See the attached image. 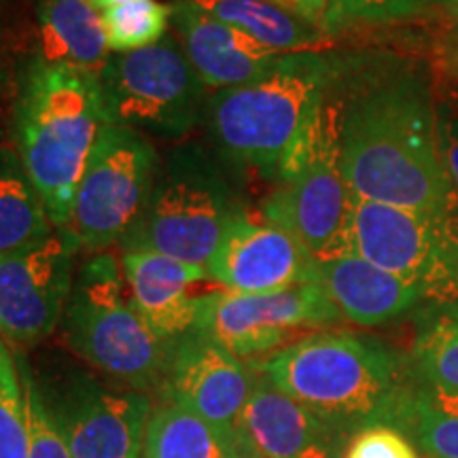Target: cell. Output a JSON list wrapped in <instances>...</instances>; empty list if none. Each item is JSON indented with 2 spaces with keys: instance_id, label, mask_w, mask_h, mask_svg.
Returning <instances> with one entry per match:
<instances>
[{
  "instance_id": "cell-30",
  "label": "cell",
  "mask_w": 458,
  "mask_h": 458,
  "mask_svg": "<svg viewBox=\"0 0 458 458\" xmlns=\"http://www.w3.org/2000/svg\"><path fill=\"white\" fill-rule=\"evenodd\" d=\"M344 458H416V452L394 428L374 427L354 435Z\"/></svg>"
},
{
  "instance_id": "cell-18",
  "label": "cell",
  "mask_w": 458,
  "mask_h": 458,
  "mask_svg": "<svg viewBox=\"0 0 458 458\" xmlns=\"http://www.w3.org/2000/svg\"><path fill=\"white\" fill-rule=\"evenodd\" d=\"M122 272L130 300L159 340L176 342L196 327L202 295L193 293L204 267L159 253H123Z\"/></svg>"
},
{
  "instance_id": "cell-32",
  "label": "cell",
  "mask_w": 458,
  "mask_h": 458,
  "mask_svg": "<svg viewBox=\"0 0 458 458\" xmlns=\"http://www.w3.org/2000/svg\"><path fill=\"white\" fill-rule=\"evenodd\" d=\"M267 3L276 4L278 9L295 15L297 20L306 21V24H310L312 28L323 32L329 0H267Z\"/></svg>"
},
{
  "instance_id": "cell-14",
  "label": "cell",
  "mask_w": 458,
  "mask_h": 458,
  "mask_svg": "<svg viewBox=\"0 0 458 458\" xmlns=\"http://www.w3.org/2000/svg\"><path fill=\"white\" fill-rule=\"evenodd\" d=\"M314 263L317 259L293 233L263 215L255 219L244 206L227 225L206 272L225 291L261 295L312 283Z\"/></svg>"
},
{
  "instance_id": "cell-12",
  "label": "cell",
  "mask_w": 458,
  "mask_h": 458,
  "mask_svg": "<svg viewBox=\"0 0 458 458\" xmlns=\"http://www.w3.org/2000/svg\"><path fill=\"white\" fill-rule=\"evenodd\" d=\"M340 318L327 293L306 283L261 295L210 291L202 295L193 329L240 359L276 351L300 331L327 327Z\"/></svg>"
},
{
  "instance_id": "cell-39",
  "label": "cell",
  "mask_w": 458,
  "mask_h": 458,
  "mask_svg": "<svg viewBox=\"0 0 458 458\" xmlns=\"http://www.w3.org/2000/svg\"><path fill=\"white\" fill-rule=\"evenodd\" d=\"M4 3V0H0V4H3Z\"/></svg>"
},
{
  "instance_id": "cell-28",
  "label": "cell",
  "mask_w": 458,
  "mask_h": 458,
  "mask_svg": "<svg viewBox=\"0 0 458 458\" xmlns=\"http://www.w3.org/2000/svg\"><path fill=\"white\" fill-rule=\"evenodd\" d=\"M427 0H329L323 34H334L354 26H382L418 17Z\"/></svg>"
},
{
  "instance_id": "cell-1",
  "label": "cell",
  "mask_w": 458,
  "mask_h": 458,
  "mask_svg": "<svg viewBox=\"0 0 458 458\" xmlns=\"http://www.w3.org/2000/svg\"><path fill=\"white\" fill-rule=\"evenodd\" d=\"M340 170L357 198L397 208L458 202L437 140V114L411 77L374 85L342 108Z\"/></svg>"
},
{
  "instance_id": "cell-25",
  "label": "cell",
  "mask_w": 458,
  "mask_h": 458,
  "mask_svg": "<svg viewBox=\"0 0 458 458\" xmlns=\"http://www.w3.org/2000/svg\"><path fill=\"white\" fill-rule=\"evenodd\" d=\"M170 21L172 4L157 0H136L102 13L108 49L114 54H130L164 41Z\"/></svg>"
},
{
  "instance_id": "cell-5",
  "label": "cell",
  "mask_w": 458,
  "mask_h": 458,
  "mask_svg": "<svg viewBox=\"0 0 458 458\" xmlns=\"http://www.w3.org/2000/svg\"><path fill=\"white\" fill-rule=\"evenodd\" d=\"M242 208L236 187L213 153L185 145L159 165L145 208L122 246L125 253H159L206 270Z\"/></svg>"
},
{
  "instance_id": "cell-26",
  "label": "cell",
  "mask_w": 458,
  "mask_h": 458,
  "mask_svg": "<svg viewBox=\"0 0 458 458\" xmlns=\"http://www.w3.org/2000/svg\"><path fill=\"white\" fill-rule=\"evenodd\" d=\"M399 433L427 458H458V416L431 408L418 391Z\"/></svg>"
},
{
  "instance_id": "cell-23",
  "label": "cell",
  "mask_w": 458,
  "mask_h": 458,
  "mask_svg": "<svg viewBox=\"0 0 458 458\" xmlns=\"http://www.w3.org/2000/svg\"><path fill=\"white\" fill-rule=\"evenodd\" d=\"M206 15L278 54L318 51L325 34L267 0H189Z\"/></svg>"
},
{
  "instance_id": "cell-38",
  "label": "cell",
  "mask_w": 458,
  "mask_h": 458,
  "mask_svg": "<svg viewBox=\"0 0 458 458\" xmlns=\"http://www.w3.org/2000/svg\"><path fill=\"white\" fill-rule=\"evenodd\" d=\"M0 346H3V340H0Z\"/></svg>"
},
{
  "instance_id": "cell-19",
  "label": "cell",
  "mask_w": 458,
  "mask_h": 458,
  "mask_svg": "<svg viewBox=\"0 0 458 458\" xmlns=\"http://www.w3.org/2000/svg\"><path fill=\"white\" fill-rule=\"evenodd\" d=\"M342 318L360 327H377L403 317L425 297L414 284L357 255L317 259L314 278Z\"/></svg>"
},
{
  "instance_id": "cell-4",
  "label": "cell",
  "mask_w": 458,
  "mask_h": 458,
  "mask_svg": "<svg viewBox=\"0 0 458 458\" xmlns=\"http://www.w3.org/2000/svg\"><path fill=\"white\" fill-rule=\"evenodd\" d=\"M335 68L318 51L286 54L272 72L206 102L204 123L216 153L229 164L278 176L327 102Z\"/></svg>"
},
{
  "instance_id": "cell-11",
  "label": "cell",
  "mask_w": 458,
  "mask_h": 458,
  "mask_svg": "<svg viewBox=\"0 0 458 458\" xmlns=\"http://www.w3.org/2000/svg\"><path fill=\"white\" fill-rule=\"evenodd\" d=\"M38 382V380H37ZM45 408L72 458H140L153 403L142 391H111L81 369L41 385Z\"/></svg>"
},
{
  "instance_id": "cell-21",
  "label": "cell",
  "mask_w": 458,
  "mask_h": 458,
  "mask_svg": "<svg viewBox=\"0 0 458 458\" xmlns=\"http://www.w3.org/2000/svg\"><path fill=\"white\" fill-rule=\"evenodd\" d=\"M410 365L418 394L431 408L458 416V301L425 310Z\"/></svg>"
},
{
  "instance_id": "cell-2",
  "label": "cell",
  "mask_w": 458,
  "mask_h": 458,
  "mask_svg": "<svg viewBox=\"0 0 458 458\" xmlns=\"http://www.w3.org/2000/svg\"><path fill=\"white\" fill-rule=\"evenodd\" d=\"M257 368L278 391L351 439L374 427L399 431L416 394L410 357L369 335H308Z\"/></svg>"
},
{
  "instance_id": "cell-27",
  "label": "cell",
  "mask_w": 458,
  "mask_h": 458,
  "mask_svg": "<svg viewBox=\"0 0 458 458\" xmlns=\"http://www.w3.org/2000/svg\"><path fill=\"white\" fill-rule=\"evenodd\" d=\"M0 458H28V428L20 371L0 346Z\"/></svg>"
},
{
  "instance_id": "cell-13",
  "label": "cell",
  "mask_w": 458,
  "mask_h": 458,
  "mask_svg": "<svg viewBox=\"0 0 458 458\" xmlns=\"http://www.w3.org/2000/svg\"><path fill=\"white\" fill-rule=\"evenodd\" d=\"M77 246L62 232L30 249L0 255V335L32 346L64 317Z\"/></svg>"
},
{
  "instance_id": "cell-15",
  "label": "cell",
  "mask_w": 458,
  "mask_h": 458,
  "mask_svg": "<svg viewBox=\"0 0 458 458\" xmlns=\"http://www.w3.org/2000/svg\"><path fill=\"white\" fill-rule=\"evenodd\" d=\"M257 380L259 377L236 354L202 331L191 329L172 342L159 391L170 403H179L216 427L236 431Z\"/></svg>"
},
{
  "instance_id": "cell-20",
  "label": "cell",
  "mask_w": 458,
  "mask_h": 458,
  "mask_svg": "<svg viewBox=\"0 0 458 458\" xmlns=\"http://www.w3.org/2000/svg\"><path fill=\"white\" fill-rule=\"evenodd\" d=\"M37 54L45 64L98 72L108 60L102 17L89 0H37Z\"/></svg>"
},
{
  "instance_id": "cell-9",
  "label": "cell",
  "mask_w": 458,
  "mask_h": 458,
  "mask_svg": "<svg viewBox=\"0 0 458 458\" xmlns=\"http://www.w3.org/2000/svg\"><path fill=\"white\" fill-rule=\"evenodd\" d=\"M106 123L182 139L206 113V85L174 37L108 57L98 71Z\"/></svg>"
},
{
  "instance_id": "cell-10",
  "label": "cell",
  "mask_w": 458,
  "mask_h": 458,
  "mask_svg": "<svg viewBox=\"0 0 458 458\" xmlns=\"http://www.w3.org/2000/svg\"><path fill=\"white\" fill-rule=\"evenodd\" d=\"M159 165L145 134L105 123L74 193L71 221L57 232L94 255L122 242L145 208Z\"/></svg>"
},
{
  "instance_id": "cell-37",
  "label": "cell",
  "mask_w": 458,
  "mask_h": 458,
  "mask_svg": "<svg viewBox=\"0 0 458 458\" xmlns=\"http://www.w3.org/2000/svg\"><path fill=\"white\" fill-rule=\"evenodd\" d=\"M0 81H3V68H0Z\"/></svg>"
},
{
  "instance_id": "cell-36",
  "label": "cell",
  "mask_w": 458,
  "mask_h": 458,
  "mask_svg": "<svg viewBox=\"0 0 458 458\" xmlns=\"http://www.w3.org/2000/svg\"><path fill=\"white\" fill-rule=\"evenodd\" d=\"M454 96H456V94H454ZM445 105H448V106L452 108V113H454L456 119H458V96H456V98H452L450 102H445Z\"/></svg>"
},
{
  "instance_id": "cell-7",
  "label": "cell",
  "mask_w": 458,
  "mask_h": 458,
  "mask_svg": "<svg viewBox=\"0 0 458 458\" xmlns=\"http://www.w3.org/2000/svg\"><path fill=\"white\" fill-rule=\"evenodd\" d=\"M414 284L444 306L458 301V202L444 210L397 208L352 193L346 253Z\"/></svg>"
},
{
  "instance_id": "cell-35",
  "label": "cell",
  "mask_w": 458,
  "mask_h": 458,
  "mask_svg": "<svg viewBox=\"0 0 458 458\" xmlns=\"http://www.w3.org/2000/svg\"><path fill=\"white\" fill-rule=\"evenodd\" d=\"M91 4H94V9H113V7H119V4H128V3H136V0H89Z\"/></svg>"
},
{
  "instance_id": "cell-33",
  "label": "cell",
  "mask_w": 458,
  "mask_h": 458,
  "mask_svg": "<svg viewBox=\"0 0 458 458\" xmlns=\"http://www.w3.org/2000/svg\"><path fill=\"white\" fill-rule=\"evenodd\" d=\"M437 64L442 77L458 83V26H452V30L439 43Z\"/></svg>"
},
{
  "instance_id": "cell-22",
  "label": "cell",
  "mask_w": 458,
  "mask_h": 458,
  "mask_svg": "<svg viewBox=\"0 0 458 458\" xmlns=\"http://www.w3.org/2000/svg\"><path fill=\"white\" fill-rule=\"evenodd\" d=\"M140 458H246L236 431L164 401L147 425Z\"/></svg>"
},
{
  "instance_id": "cell-16",
  "label": "cell",
  "mask_w": 458,
  "mask_h": 458,
  "mask_svg": "<svg viewBox=\"0 0 458 458\" xmlns=\"http://www.w3.org/2000/svg\"><path fill=\"white\" fill-rule=\"evenodd\" d=\"M246 458H344L348 435L259 377L236 425Z\"/></svg>"
},
{
  "instance_id": "cell-17",
  "label": "cell",
  "mask_w": 458,
  "mask_h": 458,
  "mask_svg": "<svg viewBox=\"0 0 458 458\" xmlns=\"http://www.w3.org/2000/svg\"><path fill=\"white\" fill-rule=\"evenodd\" d=\"M172 24L199 81L216 91L255 81L286 55L213 20L189 0L172 3Z\"/></svg>"
},
{
  "instance_id": "cell-31",
  "label": "cell",
  "mask_w": 458,
  "mask_h": 458,
  "mask_svg": "<svg viewBox=\"0 0 458 458\" xmlns=\"http://www.w3.org/2000/svg\"><path fill=\"white\" fill-rule=\"evenodd\" d=\"M435 114H437L439 156H442L445 174H448L458 198V119L445 102H442V105L437 102Z\"/></svg>"
},
{
  "instance_id": "cell-24",
  "label": "cell",
  "mask_w": 458,
  "mask_h": 458,
  "mask_svg": "<svg viewBox=\"0 0 458 458\" xmlns=\"http://www.w3.org/2000/svg\"><path fill=\"white\" fill-rule=\"evenodd\" d=\"M51 223L17 151L0 148V255L30 249L49 238Z\"/></svg>"
},
{
  "instance_id": "cell-3",
  "label": "cell",
  "mask_w": 458,
  "mask_h": 458,
  "mask_svg": "<svg viewBox=\"0 0 458 458\" xmlns=\"http://www.w3.org/2000/svg\"><path fill=\"white\" fill-rule=\"evenodd\" d=\"M13 131L17 156L51 223L64 229L102 125L98 72L30 57L20 71Z\"/></svg>"
},
{
  "instance_id": "cell-29",
  "label": "cell",
  "mask_w": 458,
  "mask_h": 458,
  "mask_svg": "<svg viewBox=\"0 0 458 458\" xmlns=\"http://www.w3.org/2000/svg\"><path fill=\"white\" fill-rule=\"evenodd\" d=\"M17 371H20L21 393H24L28 458H72L68 444L57 431L55 422L51 420L47 408H45L37 377L32 376L30 368L21 357L17 359Z\"/></svg>"
},
{
  "instance_id": "cell-6",
  "label": "cell",
  "mask_w": 458,
  "mask_h": 458,
  "mask_svg": "<svg viewBox=\"0 0 458 458\" xmlns=\"http://www.w3.org/2000/svg\"><path fill=\"white\" fill-rule=\"evenodd\" d=\"M123 272L111 253H96L72 280L62 327L68 346L131 391L162 386L172 344L159 340L123 293Z\"/></svg>"
},
{
  "instance_id": "cell-34",
  "label": "cell",
  "mask_w": 458,
  "mask_h": 458,
  "mask_svg": "<svg viewBox=\"0 0 458 458\" xmlns=\"http://www.w3.org/2000/svg\"><path fill=\"white\" fill-rule=\"evenodd\" d=\"M433 4L442 11L444 17H448L452 26H458V0H433Z\"/></svg>"
},
{
  "instance_id": "cell-8",
  "label": "cell",
  "mask_w": 458,
  "mask_h": 458,
  "mask_svg": "<svg viewBox=\"0 0 458 458\" xmlns=\"http://www.w3.org/2000/svg\"><path fill=\"white\" fill-rule=\"evenodd\" d=\"M342 111L329 102L286 162L280 185L263 199L261 215L310 250L314 259L346 253L352 191L340 170Z\"/></svg>"
}]
</instances>
